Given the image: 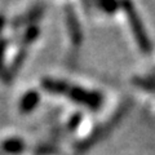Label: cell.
<instances>
[{"instance_id": "cell-8", "label": "cell", "mask_w": 155, "mask_h": 155, "mask_svg": "<svg viewBox=\"0 0 155 155\" xmlns=\"http://www.w3.org/2000/svg\"><path fill=\"white\" fill-rule=\"evenodd\" d=\"M26 57H27V48L26 47H19L18 52L16 53V56L13 57V60L11 62V66H9L8 70H7V74H5V80L7 81H12L13 78L19 72V70L22 69V66L26 61Z\"/></svg>"}, {"instance_id": "cell-12", "label": "cell", "mask_w": 155, "mask_h": 155, "mask_svg": "<svg viewBox=\"0 0 155 155\" xmlns=\"http://www.w3.org/2000/svg\"><path fill=\"white\" fill-rule=\"evenodd\" d=\"M7 45H8V41L5 40V39L0 38V76H2L3 79H5V74H7V70H5Z\"/></svg>"}, {"instance_id": "cell-3", "label": "cell", "mask_w": 155, "mask_h": 155, "mask_svg": "<svg viewBox=\"0 0 155 155\" xmlns=\"http://www.w3.org/2000/svg\"><path fill=\"white\" fill-rule=\"evenodd\" d=\"M65 96L72 102L81 105L88 110L97 111L104 105V96L98 91L87 89L79 85H69Z\"/></svg>"}, {"instance_id": "cell-2", "label": "cell", "mask_w": 155, "mask_h": 155, "mask_svg": "<svg viewBox=\"0 0 155 155\" xmlns=\"http://www.w3.org/2000/svg\"><path fill=\"white\" fill-rule=\"evenodd\" d=\"M120 7L124 9V13L127 16V19H128V25H129V28L132 31V35L134 38L136 43H137V47L140 48L143 54H150L153 52V43L150 40V38L146 32V28L143 26V22L140 14L136 11V8L132 3L129 2H125V3H122Z\"/></svg>"}, {"instance_id": "cell-7", "label": "cell", "mask_w": 155, "mask_h": 155, "mask_svg": "<svg viewBox=\"0 0 155 155\" xmlns=\"http://www.w3.org/2000/svg\"><path fill=\"white\" fill-rule=\"evenodd\" d=\"M39 102H40V94H39V92L35 89L27 91L26 93L19 98V104H18L19 113H22V114L31 113V111H34L38 107Z\"/></svg>"}, {"instance_id": "cell-14", "label": "cell", "mask_w": 155, "mask_h": 155, "mask_svg": "<svg viewBox=\"0 0 155 155\" xmlns=\"http://www.w3.org/2000/svg\"><path fill=\"white\" fill-rule=\"evenodd\" d=\"M81 122H83V115H81L80 113H75L69 119V122H67L66 129L69 130V132H74V130H76L78 128H79V125L81 124Z\"/></svg>"}, {"instance_id": "cell-4", "label": "cell", "mask_w": 155, "mask_h": 155, "mask_svg": "<svg viewBox=\"0 0 155 155\" xmlns=\"http://www.w3.org/2000/svg\"><path fill=\"white\" fill-rule=\"evenodd\" d=\"M64 14H65V23H66L67 34H69L71 44L76 48H79L83 44V40H84L83 28H81L79 17H78L75 9L71 5H69V4L65 7Z\"/></svg>"}, {"instance_id": "cell-10", "label": "cell", "mask_w": 155, "mask_h": 155, "mask_svg": "<svg viewBox=\"0 0 155 155\" xmlns=\"http://www.w3.org/2000/svg\"><path fill=\"white\" fill-rule=\"evenodd\" d=\"M39 35H40V28H39L36 25L28 26L27 30L22 34V38H21V47L28 48V45H31L32 43L39 38Z\"/></svg>"}, {"instance_id": "cell-6", "label": "cell", "mask_w": 155, "mask_h": 155, "mask_svg": "<svg viewBox=\"0 0 155 155\" xmlns=\"http://www.w3.org/2000/svg\"><path fill=\"white\" fill-rule=\"evenodd\" d=\"M40 85H41V88L49 94L65 96L70 84L67 83L66 80L54 79V78H44V79H41Z\"/></svg>"}, {"instance_id": "cell-1", "label": "cell", "mask_w": 155, "mask_h": 155, "mask_svg": "<svg viewBox=\"0 0 155 155\" xmlns=\"http://www.w3.org/2000/svg\"><path fill=\"white\" fill-rule=\"evenodd\" d=\"M130 107H132V101L130 100L123 101V102L116 107L114 113L111 114L109 119H106L104 123L98 124L87 137H84L83 140H80V141H78L75 143V150L79 153H85V151H88V150H91L92 147H94L97 143H100L101 141L106 140L119 127V124L123 122V119L129 113Z\"/></svg>"}, {"instance_id": "cell-5", "label": "cell", "mask_w": 155, "mask_h": 155, "mask_svg": "<svg viewBox=\"0 0 155 155\" xmlns=\"http://www.w3.org/2000/svg\"><path fill=\"white\" fill-rule=\"evenodd\" d=\"M45 4H35L34 7H31L27 12L19 14L12 21V27L17 28L21 26H32L38 19H40L43 17V14L45 12Z\"/></svg>"}, {"instance_id": "cell-11", "label": "cell", "mask_w": 155, "mask_h": 155, "mask_svg": "<svg viewBox=\"0 0 155 155\" xmlns=\"http://www.w3.org/2000/svg\"><path fill=\"white\" fill-rule=\"evenodd\" d=\"M133 84L142 91L153 92L155 93V78H145V76H136L133 78Z\"/></svg>"}, {"instance_id": "cell-13", "label": "cell", "mask_w": 155, "mask_h": 155, "mask_svg": "<svg viewBox=\"0 0 155 155\" xmlns=\"http://www.w3.org/2000/svg\"><path fill=\"white\" fill-rule=\"evenodd\" d=\"M96 5L100 8V11H102L106 14H114L120 8V4L115 2H98L96 3Z\"/></svg>"}, {"instance_id": "cell-15", "label": "cell", "mask_w": 155, "mask_h": 155, "mask_svg": "<svg viewBox=\"0 0 155 155\" xmlns=\"http://www.w3.org/2000/svg\"><path fill=\"white\" fill-rule=\"evenodd\" d=\"M4 25H5V18H4V16H0V32H2Z\"/></svg>"}, {"instance_id": "cell-9", "label": "cell", "mask_w": 155, "mask_h": 155, "mask_svg": "<svg viewBox=\"0 0 155 155\" xmlns=\"http://www.w3.org/2000/svg\"><path fill=\"white\" fill-rule=\"evenodd\" d=\"M2 150L5 154H11V155H17L25 151L26 149V143L23 140L17 138V137H11L7 138L2 142Z\"/></svg>"}]
</instances>
